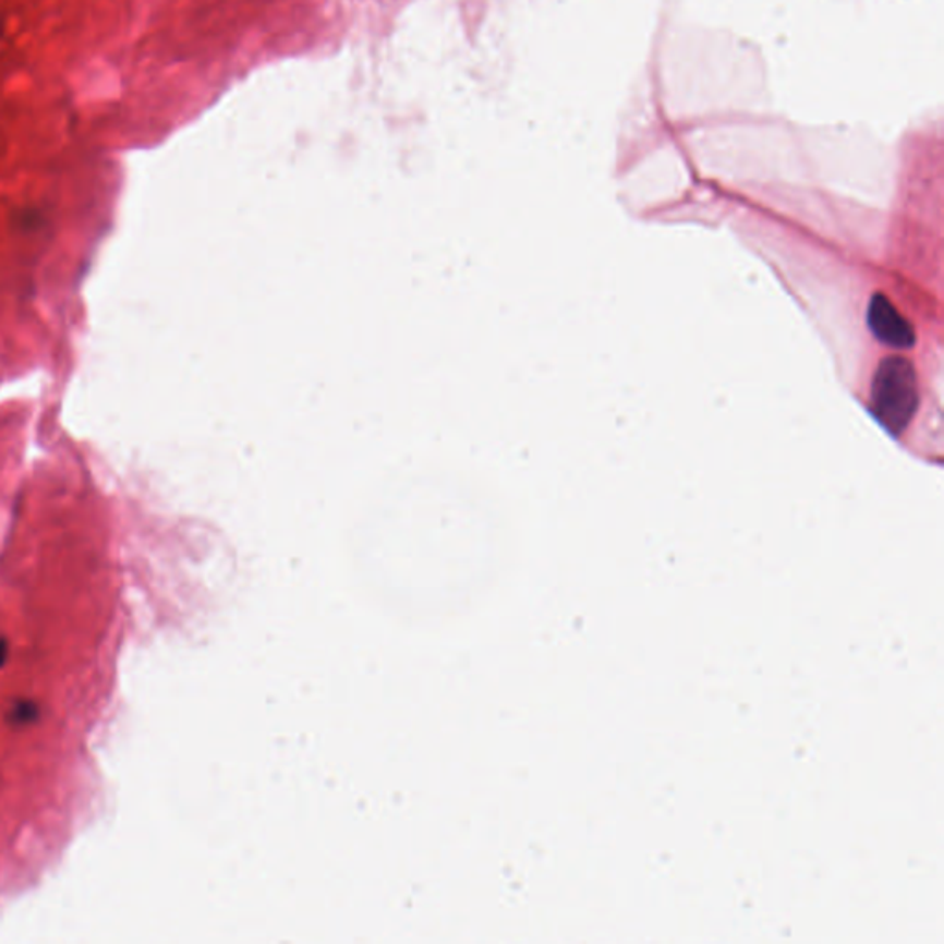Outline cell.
I'll return each instance as SVG.
<instances>
[{
  "label": "cell",
  "instance_id": "cell-2",
  "mask_svg": "<svg viewBox=\"0 0 944 944\" xmlns=\"http://www.w3.org/2000/svg\"><path fill=\"white\" fill-rule=\"evenodd\" d=\"M867 325L874 338L889 349H911L917 341L913 325L884 293H874L867 306Z\"/></svg>",
  "mask_w": 944,
  "mask_h": 944
},
{
  "label": "cell",
  "instance_id": "cell-1",
  "mask_svg": "<svg viewBox=\"0 0 944 944\" xmlns=\"http://www.w3.org/2000/svg\"><path fill=\"white\" fill-rule=\"evenodd\" d=\"M871 412L889 432L900 436L919 407V384L913 365L900 356L882 360L871 383Z\"/></svg>",
  "mask_w": 944,
  "mask_h": 944
}]
</instances>
